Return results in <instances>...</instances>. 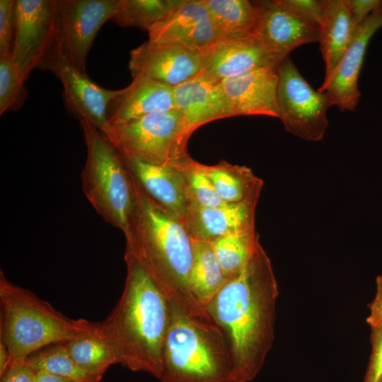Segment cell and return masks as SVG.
<instances>
[{
  "mask_svg": "<svg viewBox=\"0 0 382 382\" xmlns=\"http://www.w3.org/2000/svg\"><path fill=\"white\" fill-rule=\"evenodd\" d=\"M40 68L52 72L61 81L68 109L78 119L84 118L104 134L110 125L108 109L120 89L100 87L75 68L64 54L57 35Z\"/></svg>",
  "mask_w": 382,
  "mask_h": 382,
  "instance_id": "obj_10",
  "label": "cell"
},
{
  "mask_svg": "<svg viewBox=\"0 0 382 382\" xmlns=\"http://www.w3.org/2000/svg\"><path fill=\"white\" fill-rule=\"evenodd\" d=\"M371 352L364 382H381L382 380V325L372 329Z\"/></svg>",
  "mask_w": 382,
  "mask_h": 382,
  "instance_id": "obj_33",
  "label": "cell"
},
{
  "mask_svg": "<svg viewBox=\"0 0 382 382\" xmlns=\"http://www.w3.org/2000/svg\"><path fill=\"white\" fill-rule=\"evenodd\" d=\"M202 52L179 45L154 44L148 40L130 52L132 79L146 78L175 87L199 74Z\"/></svg>",
  "mask_w": 382,
  "mask_h": 382,
  "instance_id": "obj_12",
  "label": "cell"
},
{
  "mask_svg": "<svg viewBox=\"0 0 382 382\" xmlns=\"http://www.w3.org/2000/svg\"><path fill=\"white\" fill-rule=\"evenodd\" d=\"M279 294L271 261L261 245L207 306L231 351L235 382H249L262 367L274 340Z\"/></svg>",
  "mask_w": 382,
  "mask_h": 382,
  "instance_id": "obj_1",
  "label": "cell"
},
{
  "mask_svg": "<svg viewBox=\"0 0 382 382\" xmlns=\"http://www.w3.org/2000/svg\"><path fill=\"white\" fill-rule=\"evenodd\" d=\"M277 104L278 118L287 132L306 141L323 139L328 127L327 111L333 103L304 79L289 56L279 66Z\"/></svg>",
  "mask_w": 382,
  "mask_h": 382,
  "instance_id": "obj_8",
  "label": "cell"
},
{
  "mask_svg": "<svg viewBox=\"0 0 382 382\" xmlns=\"http://www.w3.org/2000/svg\"><path fill=\"white\" fill-rule=\"evenodd\" d=\"M148 33L151 43L179 45L202 52L219 40L204 0H178L169 13Z\"/></svg>",
  "mask_w": 382,
  "mask_h": 382,
  "instance_id": "obj_13",
  "label": "cell"
},
{
  "mask_svg": "<svg viewBox=\"0 0 382 382\" xmlns=\"http://www.w3.org/2000/svg\"><path fill=\"white\" fill-rule=\"evenodd\" d=\"M0 339L12 361H25L49 345L67 342L88 330L92 323L74 320L33 291L10 282L0 271Z\"/></svg>",
  "mask_w": 382,
  "mask_h": 382,
  "instance_id": "obj_5",
  "label": "cell"
},
{
  "mask_svg": "<svg viewBox=\"0 0 382 382\" xmlns=\"http://www.w3.org/2000/svg\"><path fill=\"white\" fill-rule=\"evenodd\" d=\"M123 291L102 322L100 335L111 346L116 364L146 371L160 379L168 323V301L132 251L125 247Z\"/></svg>",
  "mask_w": 382,
  "mask_h": 382,
  "instance_id": "obj_2",
  "label": "cell"
},
{
  "mask_svg": "<svg viewBox=\"0 0 382 382\" xmlns=\"http://www.w3.org/2000/svg\"><path fill=\"white\" fill-rule=\"evenodd\" d=\"M79 121L87 152L81 172L83 192L104 221L125 233L134 199L131 174L108 137L87 120Z\"/></svg>",
  "mask_w": 382,
  "mask_h": 382,
  "instance_id": "obj_6",
  "label": "cell"
},
{
  "mask_svg": "<svg viewBox=\"0 0 382 382\" xmlns=\"http://www.w3.org/2000/svg\"><path fill=\"white\" fill-rule=\"evenodd\" d=\"M16 0H0V56L12 54Z\"/></svg>",
  "mask_w": 382,
  "mask_h": 382,
  "instance_id": "obj_32",
  "label": "cell"
},
{
  "mask_svg": "<svg viewBox=\"0 0 382 382\" xmlns=\"http://www.w3.org/2000/svg\"><path fill=\"white\" fill-rule=\"evenodd\" d=\"M12 58L23 75L40 67L57 35V0H16Z\"/></svg>",
  "mask_w": 382,
  "mask_h": 382,
  "instance_id": "obj_11",
  "label": "cell"
},
{
  "mask_svg": "<svg viewBox=\"0 0 382 382\" xmlns=\"http://www.w3.org/2000/svg\"><path fill=\"white\" fill-rule=\"evenodd\" d=\"M35 374L25 361H12L0 378L1 382H35Z\"/></svg>",
  "mask_w": 382,
  "mask_h": 382,
  "instance_id": "obj_35",
  "label": "cell"
},
{
  "mask_svg": "<svg viewBox=\"0 0 382 382\" xmlns=\"http://www.w3.org/2000/svg\"><path fill=\"white\" fill-rule=\"evenodd\" d=\"M382 28V8L371 14L357 29L355 37L340 62L318 89L330 98L342 111H353L361 98L358 79L367 46L375 33Z\"/></svg>",
  "mask_w": 382,
  "mask_h": 382,
  "instance_id": "obj_15",
  "label": "cell"
},
{
  "mask_svg": "<svg viewBox=\"0 0 382 382\" xmlns=\"http://www.w3.org/2000/svg\"><path fill=\"white\" fill-rule=\"evenodd\" d=\"M359 25L354 22L347 0H327L320 23L319 43L325 63V78L335 71L352 42Z\"/></svg>",
  "mask_w": 382,
  "mask_h": 382,
  "instance_id": "obj_22",
  "label": "cell"
},
{
  "mask_svg": "<svg viewBox=\"0 0 382 382\" xmlns=\"http://www.w3.org/2000/svg\"><path fill=\"white\" fill-rule=\"evenodd\" d=\"M257 202L258 199H253L206 208L188 201L184 222L192 238L212 241L255 229Z\"/></svg>",
  "mask_w": 382,
  "mask_h": 382,
  "instance_id": "obj_19",
  "label": "cell"
},
{
  "mask_svg": "<svg viewBox=\"0 0 382 382\" xmlns=\"http://www.w3.org/2000/svg\"><path fill=\"white\" fill-rule=\"evenodd\" d=\"M201 168L225 203L259 199L263 182L249 168L226 161L212 166L201 163Z\"/></svg>",
  "mask_w": 382,
  "mask_h": 382,
  "instance_id": "obj_23",
  "label": "cell"
},
{
  "mask_svg": "<svg viewBox=\"0 0 382 382\" xmlns=\"http://www.w3.org/2000/svg\"><path fill=\"white\" fill-rule=\"evenodd\" d=\"M68 352L83 370L100 380L108 369L116 364L111 346L99 333L96 322L88 330L66 342Z\"/></svg>",
  "mask_w": 382,
  "mask_h": 382,
  "instance_id": "obj_26",
  "label": "cell"
},
{
  "mask_svg": "<svg viewBox=\"0 0 382 382\" xmlns=\"http://www.w3.org/2000/svg\"><path fill=\"white\" fill-rule=\"evenodd\" d=\"M178 0H118L112 18L121 27H135L149 31L163 20Z\"/></svg>",
  "mask_w": 382,
  "mask_h": 382,
  "instance_id": "obj_29",
  "label": "cell"
},
{
  "mask_svg": "<svg viewBox=\"0 0 382 382\" xmlns=\"http://www.w3.org/2000/svg\"><path fill=\"white\" fill-rule=\"evenodd\" d=\"M163 349V382H235L226 338L209 315L168 302Z\"/></svg>",
  "mask_w": 382,
  "mask_h": 382,
  "instance_id": "obj_4",
  "label": "cell"
},
{
  "mask_svg": "<svg viewBox=\"0 0 382 382\" xmlns=\"http://www.w3.org/2000/svg\"><path fill=\"white\" fill-rule=\"evenodd\" d=\"M202 53V71L219 81L284 61L257 36L219 40Z\"/></svg>",
  "mask_w": 382,
  "mask_h": 382,
  "instance_id": "obj_14",
  "label": "cell"
},
{
  "mask_svg": "<svg viewBox=\"0 0 382 382\" xmlns=\"http://www.w3.org/2000/svg\"><path fill=\"white\" fill-rule=\"evenodd\" d=\"M11 361L8 349L6 343L0 339V376L4 374Z\"/></svg>",
  "mask_w": 382,
  "mask_h": 382,
  "instance_id": "obj_38",
  "label": "cell"
},
{
  "mask_svg": "<svg viewBox=\"0 0 382 382\" xmlns=\"http://www.w3.org/2000/svg\"><path fill=\"white\" fill-rule=\"evenodd\" d=\"M123 158L173 166L189 156L190 134L177 110L110 126L105 133Z\"/></svg>",
  "mask_w": 382,
  "mask_h": 382,
  "instance_id": "obj_7",
  "label": "cell"
},
{
  "mask_svg": "<svg viewBox=\"0 0 382 382\" xmlns=\"http://www.w3.org/2000/svg\"><path fill=\"white\" fill-rule=\"evenodd\" d=\"M183 174L187 183L188 201L200 207L212 208L225 203L219 197L212 183L201 168V163L190 156L175 166Z\"/></svg>",
  "mask_w": 382,
  "mask_h": 382,
  "instance_id": "obj_30",
  "label": "cell"
},
{
  "mask_svg": "<svg viewBox=\"0 0 382 382\" xmlns=\"http://www.w3.org/2000/svg\"><path fill=\"white\" fill-rule=\"evenodd\" d=\"M25 362L35 372L50 373L71 382L100 381L77 365L68 352L66 342L44 347L28 357Z\"/></svg>",
  "mask_w": 382,
  "mask_h": 382,
  "instance_id": "obj_27",
  "label": "cell"
},
{
  "mask_svg": "<svg viewBox=\"0 0 382 382\" xmlns=\"http://www.w3.org/2000/svg\"><path fill=\"white\" fill-rule=\"evenodd\" d=\"M175 110L173 87L146 78H134L109 105V125L124 123L144 115Z\"/></svg>",
  "mask_w": 382,
  "mask_h": 382,
  "instance_id": "obj_20",
  "label": "cell"
},
{
  "mask_svg": "<svg viewBox=\"0 0 382 382\" xmlns=\"http://www.w3.org/2000/svg\"><path fill=\"white\" fill-rule=\"evenodd\" d=\"M191 291L205 308L229 279L224 272L211 241L192 238Z\"/></svg>",
  "mask_w": 382,
  "mask_h": 382,
  "instance_id": "obj_25",
  "label": "cell"
},
{
  "mask_svg": "<svg viewBox=\"0 0 382 382\" xmlns=\"http://www.w3.org/2000/svg\"><path fill=\"white\" fill-rule=\"evenodd\" d=\"M35 382H71L66 378L44 371H37Z\"/></svg>",
  "mask_w": 382,
  "mask_h": 382,
  "instance_id": "obj_39",
  "label": "cell"
},
{
  "mask_svg": "<svg viewBox=\"0 0 382 382\" xmlns=\"http://www.w3.org/2000/svg\"><path fill=\"white\" fill-rule=\"evenodd\" d=\"M131 176L134 199L124 233L126 247L132 251L168 302L192 313L209 314L190 286L192 238L184 221L151 199Z\"/></svg>",
  "mask_w": 382,
  "mask_h": 382,
  "instance_id": "obj_3",
  "label": "cell"
},
{
  "mask_svg": "<svg viewBox=\"0 0 382 382\" xmlns=\"http://www.w3.org/2000/svg\"><path fill=\"white\" fill-rule=\"evenodd\" d=\"M117 4L118 0H57V39L69 62L83 74L96 35L112 20Z\"/></svg>",
  "mask_w": 382,
  "mask_h": 382,
  "instance_id": "obj_9",
  "label": "cell"
},
{
  "mask_svg": "<svg viewBox=\"0 0 382 382\" xmlns=\"http://www.w3.org/2000/svg\"><path fill=\"white\" fill-rule=\"evenodd\" d=\"M204 1L217 30L219 40L259 37L258 11L255 1Z\"/></svg>",
  "mask_w": 382,
  "mask_h": 382,
  "instance_id": "obj_24",
  "label": "cell"
},
{
  "mask_svg": "<svg viewBox=\"0 0 382 382\" xmlns=\"http://www.w3.org/2000/svg\"><path fill=\"white\" fill-rule=\"evenodd\" d=\"M124 160L143 190L165 209L184 221L188 196L182 172L173 166Z\"/></svg>",
  "mask_w": 382,
  "mask_h": 382,
  "instance_id": "obj_21",
  "label": "cell"
},
{
  "mask_svg": "<svg viewBox=\"0 0 382 382\" xmlns=\"http://www.w3.org/2000/svg\"><path fill=\"white\" fill-rule=\"evenodd\" d=\"M255 2L259 37L282 59L299 46L319 42V25L300 16L282 0Z\"/></svg>",
  "mask_w": 382,
  "mask_h": 382,
  "instance_id": "obj_16",
  "label": "cell"
},
{
  "mask_svg": "<svg viewBox=\"0 0 382 382\" xmlns=\"http://www.w3.org/2000/svg\"><path fill=\"white\" fill-rule=\"evenodd\" d=\"M173 98L190 134L206 123L234 116L221 81L202 71L173 87Z\"/></svg>",
  "mask_w": 382,
  "mask_h": 382,
  "instance_id": "obj_17",
  "label": "cell"
},
{
  "mask_svg": "<svg viewBox=\"0 0 382 382\" xmlns=\"http://www.w3.org/2000/svg\"><path fill=\"white\" fill-rule=\"evenodd\" d=\"M26 80L11 54L0 56V115L22 108L28 95Z\"/></svg>",
  "mask_w": 382,
  "mask_h": 382,
  "instance_id": "obj_31",
  "label": "cell"
},
{
  "mask_svg": "<svg viewBox=\"0 0 382 382\" xmlns=\"http://www.w3.org/2000/svg\"><path fill=\"white\" fill-rule=\"evenodd\" d=\"M353 19L357 25L362 23L371 14L382 8L380 0H347Z\"/></svg>",
  "mask_w": 382,
  "mask_h": 382,
  "instance_id": "obj_36",
  "label": "cell"
},
{
  "mask_svg": "<svg viewBox=\"0 0 382 382\" xmlns=\"http://www.w3.org/2000/svg\"><path fill=\"white\" fill-rule=\"evenodd\" d=\"M211 242L221 268L228 279L238 274L245 267L260 245L255 229L228 235Z\"/></svg>",
  "mask_w": 382,
  "mask_h": 382,
  "instance_id": "obj_28",
  "label": "cell"
},
{
  "mask_svg": "<svg viewBox=\"0 0 382 382\" xmlns=\"http://www.w3.org/2000/svg\"><path fill=\"white\" fill-rule=\"evenodd\" d=\"M381 382H382V380H381Z\"/></svg>",
  "mask_w": 382,
  "mask_h": 382,
  "instance_id": "obj_40",
  "label": "cell"
},
{
  "mask_svg": "<svg viewBox=\"0 0 382 382\" xmlns=\"http://www.w3.org/2000/svg\"><path fill=\"white\" fill-rule=\"evenodd\" d=\"M283 3L302 18L320 25L327 0H282Z\"/></svg>",
  "mask_w": 382,
  "mask_h": 382,
  "instance_id": "obj_34",
  "label": "cell"
},
{
  "mask_svg": "<svg viewBox=\"0 0 382 382\" xmlns=\"http://www.w3.org/2000/svg\"><path fill=\"white\" fill-rule=\"evenodd\" d=\"M369 308L366 323L372 330L382 325V276L376 278V294Z\"/></svg>",
  "mask_w": 382,
  "mask_h": 382,
  "instance_id": "obj_37",
  "label": "cell"
},
{
  "mask_svg": "<svg viewBox=\"0 0 382 382\" xmlns=\"http://www.w3.org/2000/svg\"><path fill=\"white\" fill-rule=\"evenodd\" d=\"M279 66L262 67L221 81L234 116L263 115L278 118Z\"/></svg>",
  "mask_w": 382,
  "mask_h": 382,
  "instance_id": "obj_18",
  "label": "cell"
}]
</instances>
